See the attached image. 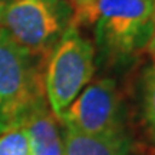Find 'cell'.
Masks as SVG:
<instances>
[{"label": "cell", "mask_w": 155, "mask_h": 155, "mask_svg": "<svg viewBox=\"0 0 155 155\" xmlns=\"http://www.w3.org/2000/svg\"><path fill=\"white\" fill-rule=\"evenodd\" d=\"M73 7V16H72V22L78 17H81L82 15H85L86 12L94 6V3L96 0H68ZM71 22V23H72Z\"/></svg>", "instance_id": "30bf717a"}, {"label": "cell", "mask_w": 155, "mask_h": 155, "mask_svg": "<svg viewBox=\"0 0 155 155\" xmlns=\"http://www.w3.org/2000/svg\"><path fill=\"white\" fill-rule=\"evenodd\" d=\"M45 62L48 59L30 53L0 29V134L48 105Z\"/></svg>", "instance_id": "7a4b0ae2"}, {"label": "cell", "mask_w": 155, "mask_h": 155, "mask_svg": "<svg viewBox=\"0 0 155 155\" xmlns=\"http://www.w3.org/2000/svg\"><path fill=\"white\" fill-rule=\"evenodd\" d=\"M142 112L151 139L155 142V59L144 75L142 86Z\"/></svg>", "instance_id": "9c48e42d"}, {"label": "cell", "mask_w": 155, "mask_h": 155, "mask_svg": "<svg viewBox=\"0 0 155 155\" xmlns=\"http://www.w3.org/2000/svg\"><path fill=\"white\" fill-rule=\"evenodd\" d=\"M63 155H127V139L121 135H89L65 128Z\"/></svg>", "instance_id": "52a82bcc"}, {"label": "cell", "mask_w": 155, "mask_h": 155, "mask_svg": "<svg viewBox=\"0 0 155 155\" xmlns=\"http://www.w3.org/2000/svg\"><path fill=\"white\" fill-rule=\"evenodd\" d=\"M59 121L68 129L89 135L124 134L116 83L109 78L91 81L63 111Z\"/></svg>", "instance_id": "5b68a950"}, {"label": "cell", "mask_w": 155, "mask_h": 155, "mask_svg": "<svg viewBox=\"0 0 155 155\" xmlns=\"http://www.w3.org/2000/svg\"><path fill=\"white\" fill-rule=\"evenodd\" d=\"M154 0H96L71 26L92 25L95 49L111 62L145 49L152 28Z\"/></svg>", "instance_id": "6da1fadb"}, {"label": "cell", "mask_w": 155, "mask_h": 155, "mask_svg": "<svg viewBox=\"0 0 155 155\" xmlns=\"http://www.w3.org/2000/svg\"><path fill=\"white\" fill-rule=\"evenodd\" d=\"M23 125L30 141V155H63L62 135L48 105L32 112Z\"/></svg>", "instance_id": "8992f818"}, {"label": "cell", "mask_w": 155, "mask_h": 155, "mask_svg": "<svg viewBox=\"0 0 155 155\" xmlns=\"http://www.w3.org/2000/svg\"><path fill=\"white\" fill-rule=\"evenodd\" d=\"M0 155H30V141L23 124L0 134Z\"/></svg>", "instance_id": "ba28073f"}, {"label": "cell", "mask_w": 155, "mask_h": 155, "mask_svg": "<svg viewBox=\"0 0 155 155\" xmlns=\"http://www.w3.org/2000/svg\"><path fill=\"white\" fill-rule=\"evenodd\" d=\"M145 50L151 55L152 59H155V0H154V9H152V28H151V35L148 39V43L145 46Z\"/></svg>", "instance_id": "8fae6325"}, {"label": "cell", "mask_w": 155, "mask_h": 155, "mask_svg": "<svg viewBox=\"0 0 155 155\" xmlns=\"http://www.w3.org/2000/svg\"><path fill=\"white\" fill-rule=\"evenodd\" d=\"M72 16L68 0H0V29L43 59H49Z\"/></svg>", "instance_id": "3957f363"}, {"label": "cell", "mask_w": 155, "mask_h": 155, "mask_svg": "<svg viewBox=\"0 0 155 155\" xmlns=\"http://www.w3.org/2000/svg\"><path fill=\"white\" fill-rule=\"evenodd\" d=\"M95 43L79 30L69 26L49 55L45 69L46 101L55 118L82 92L95 73Z\"/></svg>", "instance_id": "277c9868"}]
</instances>
